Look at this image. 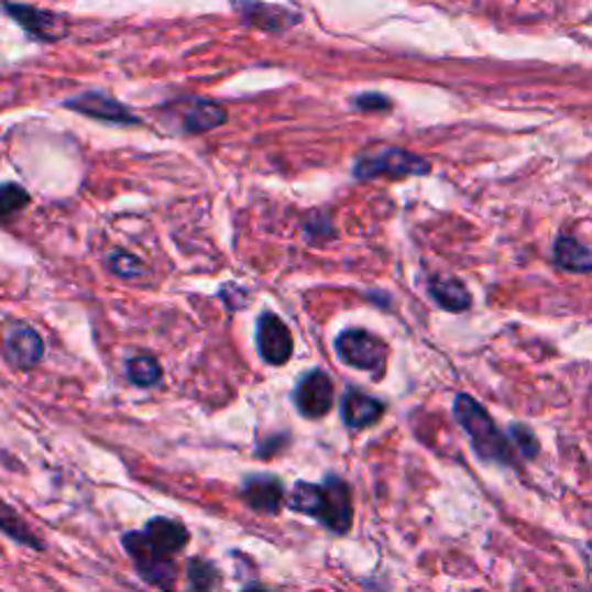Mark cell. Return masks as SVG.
<instances>
[{
	"mask_svg": "<svg viewBox=\"0 0 592 592\" xmlns=\"http://www.w3.org/2000/svg\"><path fill=\"white\" fill-rule=\"evenodd\" d=\"M338 359L357 371H366L373 375H382L386 366L390 348L384 340L366 329H346L336 338Z\"/></svg>",
	"mask_w": 592,
	"mask_h": 592,
	"instance_id": "3",
	"label": "cell"
},
{
	"mask_svg": "<svg viewBox=\"0 0 592 592\" xmlns=\"http://www.w3.org/2000/svg\"><path fill=\"white\" fill-rule=\"evenodd\" d=\"M428 294L447 313H463L472 306L470 289L453 276H432L428 281Z\"/></svg>",
	"mask_w": 592,
	"mask_h": 592,
	"instance_id": "16",
	"label": "cell"
},
{
	"mask_svg": "<svg viewBox=\"0 0 592 592\" xmlns=\"http://www.w3.org/2000/svg\"><path fill=\"white\" fill-rule=\"evenodd\" d=\"M514 453L518 451L523 459H535L537 453H539V442L535 438V432L528 428V426H523V424H512L509 426V436H507Z\"/></svg>",
	"mask_w": 592,
	"mask_h": 592,
	"instance_id": "24",
	"label": "cell"
},
{
	"mask_svg": "<svg viewBox=\"0 0 592 592\" xmlns=\"http://www.w3.org/2000/svg\"><path fill=\"white\" fill-rule=\"evenodd\" d=\"M325 493H327V509L322 516V526L336 535H346L352 528V491L346 480H340L336 474H329L325 480Z\"/></svg>",
	"mask_w": 592,
	"mask_h": 592,
	"instance_id": "12",
	"label": "cell"
},
{
	"mask_svg": "<svg viewBox=\"0 0 592 592\" xmlns=\"http://www.w3.org/2000/svg\"><path fill=\"white\" fill-rule=\"evenodd\" d=\"M125 375L134 386H140V390H149V386H155L157 382H161L163 366L151 354H136V357L128 359Z\"/></svg>",
	"mask_w": 592,
	"mask_h": 592,
	"instance_id": "20",
	"label": "cell"
},
{
	"mask_svg": "<svg viewBox=\"0 0 592 592\" xmlns=\"http://www.w3.org/2000/svg\"><path fill=\"white\" fill-rule=\"evenodd\" d=\"M123 546H125V553L134 562V569L140 572V577L144 581H149L151 585L163 588V590H174V583L178 577L174 558L155 551L153 546L146 541V537L142 535V530L123 535Z\"/></svg>",
	"mask_w": 592,
	"mask_h": 592,
	"instance_id": "4",
	"label": "cell"
},
{
	"mask_svg": "<svg viewBox=\"0 0 592 592\" xmlns=\"http://www.w3.org/2000/svg\"><path fill=\"white\" fill-rule=\"evenodd\" d=\"M352 174L357 180L426 176L430 174V163L424 161L421 155L401 146H375L357 155Z\"/></svg>",
	"mask_w": 592,
	"mask_h": 592,
	"instance_id": "2",
	"label": "cell"
},
{
	"mask_svg": "<svg viewBox=\"0 0 592 592\" xmlns=\"http://www.w3.org/2000/svg\"><path fill=\"white\" fill-rule=\"evenodd\" d=\"M386 405L377 401L375 396L350 386L343 401H340V417H343L346 426L352 430H363L373 424H377L384 415Z\"/></svg>",
	"mask_w": 592,
	"mask_h": 592,
	"instance_id": "13",
	"label": "cell"
},
{
	"mask_svg": "<svg viewBox=\"0 0 592 592\" xmlns=\"http://www.w3.org/2000/svg\"><path fill=\"white\" fill-rule=\"evenodd\" d=\"M352 107L361 113H371V111H390L392 109V100L382 96V94H359L354 100H352Z\"/></svg>",
	"mask_w": 592,
	"mask_h": 592,
	"instance_id": "26",
	"label": "cell"
},
{
	"mask_svg": "<svg viewBox=\"0 0 592 592\" xmlns=\"http://www.w3.org/2000/svg\"><path fill=\"white\" fill-rule=\"evenodd\" d=\"M184 111H180V128L188 134L211 132L227 123V109L207 98H188L180 100Z\"/></svg>",
	"mask_w": 592,
	"mask_h": 592,
	"instance_id": "14",
	"label": "cell"
},
{
	"mask_svg": "<svg viewBox=\"0 0 592 592\" xmlns=\"http://www.w3.org/2000/svg\"><path fill=\"white\" fill-rule=\"evenodd\" d=\"M218 569L213 567V562L201 560V558H193L188 564V585L190 592H213L218 585Z\"/></svg>",
	"mask_w": 592,
	"mask_h": 592,
	"instance_id": "23",
	"label": "cell"
},
{
	"mask_svg": "<svg viewBox=\"0 0 592 592\" xmlns=\"http://www.w3.org/2000/svg\"><path fill=\"white\" fill-rule=\"evenodd\" d=\"M306 237L310 243H325L329 239L336 237V230H333V222L327 213H310L308 222H306Z\"/></svg>",
	"mask_w": 592,
	"mask_h": 592,
	"instance_id": "25",
	"label": "cell"
},
{
	"mask_svg": "<svg viewBox=\"0 0 592 592\" xmlns=\"http://www.w3.org/2000/svg\"><path fill=\"white\" fill-rule=\"evenodd\" d=\"M0 533L17 541L19 546H26L33 551H44V541L35 530L31 528V523L21 516L12 505H8L3 497H0Z\"/></svg>",
	"mask_w": 592,
	"mask_h": 592,
	"instance_id": "17",
	"label": "cell"
},
{
	"mask_svg": "<svg viewBox=\"0 0 592 592\" xmlns=\"http://www.w3.org/2000/svg\"><path fill=\"white\" fill-rule=\"evenodd\" d=\"M287 505L292 512L310 516L315 520H322L325 509H327V493L322 484H310V482H299L294 486V491L287 497Z\"/></svg>",
	"mask_w": 592,
	"mask_h": 592,
	"instance_id": "19",
	"label": "cell"
},
{
	"mask_svg": "<svg viewBox=\"0 0 592 592\" xmlns=\"http://www.w3.org/2000/svg\"><path fill=\"white\" fill-rule=\"evenodd\" d=\"M63 105L67 109L81 113V117L105 121V123H117V125H140L142 123V119L134 117L130 107H125L117 98L100 94V90H88V94L65 100Z\"/></svg>",
	"mask_w": 592,
	"mask_h": 592,
	"instance_id": "7",
	"label": "cell"
},
{
	"mask_svg": "<svg viewBox=\"0 0 592 592\" xmlns=\"http://www.w3.org/2000/svg\"><path fill=\"white\" fill-rule=\"evenodd\" d=\"M107 266L117 278L123 281H136L146 276V266L140 257H134L132 253H125V250H113V253L107 257Z\"/></svg>",
	"mask_w": 592,
	"mask_h": 592,
	"instance_id": "22",
	"label": "cell"
},
{
	"mask_svg": "<svg viewBox=\"0 0 592 592\" xmlns=\"http://www.w3.org/2000/svg\"><path fill=\"white\" fill-rule=\"evenodd\" d=\"M6 12L17 21V24L24 29L29 35H33L35 40H44V42H58L67 35V24L65 19L40 10L33 6H19V3H8Z\"/></svg>",
	"mask_w": 592,
	"mask_h": 592,
	"instance_id": "11",
	"label": "cell"
},
{
	"mask_svg": "<svg viewBox=\"0 0 592 592\" xmlns=\"http://www.w3.org/2000/svg\"><path fill=\"white\" fill-rule=\"evenodd\" d=\"M241 497L253 512L276 516L285 503V484L276 474H248L241 482Z\"/></svg>",
	"mask_w": 592,
	"mask_h": 592,
	"instance_id": "8",
	"label": "cell"
},
{
	"mask_svg": "<svg viewBox=\"0 0 592 592\" xmlns=\"http://www.w3.org/2000/svg\"><path fill=\"white\" fill-rule=\"evenodd\" d=\"M31 204V195L19 184H0V224L14 220Z\"/></svg>",
	"mask_w": 592,
	"mask_h": 592,
	"instance_id": "21",
	"label": "cell"
},
{
	"mask_svg": "<svg viewBox=\"0 0 592 592\" xmlns=\"http://www.w3.org/2000/svg\"><path fill=\"white\" fill-rule=\"evenodd\" d=\"M3 354L14 369H21V371L35 369L44 359V340L31 325L14 322L6 331Z\"/></svg>",
	"mask_w": 592,
	"mask_h": 592,
	"instance_id": "10",
	"label": "cell"
},
{
	"mask_svg": "<svg viewBox=\"0 0 592 592\" xmlns=\"http://www.w3.org/2000/svg\"><path fill=\"white\" fill-rule=\"evenodd\" d=\"M453 415H457L461 428L468 432L470 445L484 463H497L516 468L518 461L507 436L497 430L489 409L476 403L470 394H459L453 401Z\"/></svg>",
	"mask_w": 592,
	"mask_h": 592,
	"instance_id": "1",
	"label": "cell"
},
{
	"mask_svg": "<svg viewBox=\"0 0 592 592\" xmlns=\"http://www.w3.org/2000/svg\"><path fill=\"white\" fill-rule=\"evenodd\" d=\"M241 592H268V590H264L262 585H248V588H243Z\"/></svg>",
	"mask_w": 592,
	"mask_h": 592,
	"instance_id": "27",
	"label": "cell"
},
{
	"mask_svg": "<svg viewBox=\"0 0 592 592\" xmlns=\"http://www.w3.org/2000/svg\"><path fill=\"white\" fill-rule=\"evenodd\" d=\"M142 535L146 537V541L153 546L155 551H161L163 556H169V558L184 551L186 544L190 541V533L184 523H178L174 518H165V516L151 518L144 526Z\"/></svg>",
	"mask_w": 592,
	"mask_h": 592,
	"instance_id": "15",
	"label": "cell"
},
{
	"mask_svg": "<svg viewBox=\"0 0 592 592\" xmlns=\"http://www.w3.org/2000/svg\"><path fill=\"white\" fill-rule=\"evenodd\" d=\"M294 405L306 419H322L333 407V382L331 377L315 369L308 371L294 390Z\"/></svg>",
	"mask_w": 592,
	"mask_h": 592,
	"instance_id": "5",
	"label": "cell"
},
{
	"mask_svg": "<svg viewBox=\"0 0 592 592\" xmlns=\"http://www.w3.org/2000/svg\"><path fill=\"white\" fill-rule=\"evenodd\" d=\"M234 10L243 24L266 33H283L299 24V12L276 3H264V0H237Z\"/></svg>",
	"mask_w": 592,
	"mask_h": 592,
	"instance_id": "9",
	"label": "cell"
},
{
	"mask_svg": "<svg viewBox=\"0 0 592 592\" xmlns=\"http://www.w3.org/2000/svg\"><path fill=\"white\" fill-rule=\"evenodd\" d=\"M553 262L562 271L572 273H590L592 268V253L585 243L577 237L560 234L553 243Z\"/></svg>",
	"mask_w": 592,
	"mask_h": 592,
	"instance_id": "18",
	"label": "cell"
},
{
	"mask_svg": "<svg viewBox=\"0 0 592 592\" xmlns=\"http://www.w3.org/2000/svg\"><path fill=\"white\" fill-rule=\"evenodd\" d=\"M257 352L268 366H285L294 354V338L283 317L276 313H262L257 320Z\"/></svg>",
	"mask_w": 592,
	"mask_h": 592,
	"instance_id": "6",
	"label": "cell"
}]
</instances>
